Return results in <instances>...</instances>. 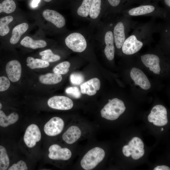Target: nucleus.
Listing matches in <instances>:
<instances>
[{"label":"nucleus","instance_id":"obj_10","mask_svg":"<svg viewBox=\"0 0 170 170\" xmlns=\"http://www.w3.org/2000/svg\"><path fill=\"white\" fill-rule=\"evenodd\" d=\"M64 125V122L62 118L58 117H54L45 125L44 132L49 136H55L62 132Z\"/></svg>","mask_w":170,"mask_h":170},{"label":"nucleus","instance_id":"obj_1","mask_svg":"<svg viewBox=\"0 0 170 170\" xmlns=\"http://www.w3.org/2000/svg\"><path fill=\"white\" fill-rule=\"evenodd\" d=\"M154 18L144 23L137 24L124 42L122 51L125 54H133L139 51L144 45L153 40L154 33L158 32L159 24Z\"/></svg>","mask_w":170,"mask_h":170},{"label":"nucleus","instance_id":"obj_23","mask_svg":"<svg viewBox=\"0 0 170 170\" xmlns=\"http://www.w3.org/2000/svg\"><path fill=\"white\" fill-rule=\"evenodd\" d=\"M19 116L16 113L13 112L7 116L4 112L0 110V126L6 127L16 122Z\"/></svg>","mask_w":170,"mask_h":170},{"label":"nucleus","instance_id":"obj_16","mask_svg":"<svg viewBox=\"0 0 170 170\" xmlns=\"http://www.w3.org/2000/svg\"><path fill=\"white\" fill-rule=\"evenodd\" d=\"M6 71L10 80L13 82L18 81L20 78L21 73L20 63L16 60L9 61L6 65Z\"/></svg>","mask_w":170,"mask_h":170},{"label":"nucleus","instance_id":"obj_36","mask_svg":"<svg viewBox=\"0 0 170 170\" xmlns=\"http://www.w3.org/2000/svg\"><path fill=\"white\" fill-rule=\"evenodd\" d=\"M28 167L26 163L20 160L17 163L13 164L8 169V170H27Z\"/></svg>","mask_w":170,"mask_h":170},{"label":"nucleus","instance_id":"obj_39","mask_svg":"<svg viewBox=\"0 0 170 170\" xmlns=\"http://www.w3.org/2000/svg\"><path fill=\"white\" fill-rule=\"evenodd\" d=\"M46 2H49L51 1L52 0H44Z\"/></svg>","mask_w":170,"mask_h":170},{"label":"nucleus","instance_id":"obj_26","mask_svg":"<svg viewBox=\"0 0 170 170\" xmlns=\"http://www.w3.org/2000/svg\"><path fill=\"white\" fill-rule=\"evenodd\" d=\"M101 0H93L89 11L90 17L92 19H97L101 12Z\"/></svg>","mask_w":170,"mask_h":170},{"label":"nucleus","instance_id":"obj_11","mask_svg":"<svg viewBox=\"0 0 170 170\" xmlns=\"http://www.w3.org/2000/svg\"><path fill=\"white\" fill-rule=\"evenodd\" d=\"M41 137V133L38 127L36 124H31L26 130L24 140L26 145L31 148L40 140Z\"/></svg>","mask_w":170,"mask_h":170},{"label":"nucleus","instance_id":"obj_15","mask_svg":"<svg viewBox=\"0 0 170 170\" xmlns=\"http://www.w3.org/2000/svg\"><path fill=\"white\" fill-rule=\"evenodd\" d=\"M130 75L135 84L139 86L142 89L147 90L151 87L149 79L141 70L135 67L133 68L130 71Z\"/></svg>","mask_w":170,"mask_h":170},{"label":"nucleus","instance_id":"obj_41","mask_svg":"<svg viewBox=\"0 0 170 170\" xmlns=\"http://www.w3.org/2000/svg\"><path fill=\"white\" fill-rule=\"evenodd\" d=\"M163 130V128H162L161 129V131H162Z\"/></svg>","mask_w":170,"mask_h":170},{"label":"nucleus","instance_id":"obj_18","mask_svg":"<svg viewBox=\"0 0 170 170\" xmlns=\"http://www.w3.org/2000/svg\"><path fill=\"white\" fill-rule=\"evenodd\" d=\"M100 87V82L97 78H94L83 83L80 85L81 93L89 96H93L96 93Z\"/></svg>","mask_w":170,"mask_h":170},{"label":"nucleus","instance_id":"obj_37","mask_svg":"<svg viewBox=\"0 0 170 170\" xmlns=\"http://www.w3.org/2000/svg\"><path fill=\"white\" fill-rule=\"evenodd\" d=\"M154 170H170V168L167 166L162 165L157 166L155 167Z\"/></svg>","mask_w":170,"mask_h":170},{"label":"nucleus","instance_id":"obj_40","mask_svg":"<svg viewBox=\"0 0 170 170\" xmlns=\"http://www.w3.org/2000/svg\"><path fill=\"white\" fill-rule=\"evenodd\" d=\"M2 104L0 103V110L2 108Z\"/></svg>","mask_w":170,"mask_h":170},{"label":"nucleus","instance_id":"obj_13","mask_svg":"<svg viewBox=\"0 0 170 170\" xmlns=\"http://www.w3.org/2000/svg\"><path fill=\"white\" fill-rule=\"evenodd\" d=\"M104 40L105 45L104 49L105 54L108 60L111 61L114 59L115 50L112 28H110V29L105 31Z\"/></svg>","mask_w":170,"mask_h":170},{"label":"nucleus","instance_id":"obj_32","mask_svg":"<svg viewBox=\"0 0 170 170\" xmlns=\"http://www.w3.org/2000/svg\"><path fill=\"white\" fill-rule=\"evenodd\" d=\"M109 4L115 8V12L121 13L125 9L123 6L125 0H107Z\"/></svg>","mask_w":170,"mask_h":170},{"label":"nucleus","instance_id":"obj_7","mask_svg":"<svg viewBox=\"0 0 170 170\" xmlns=\"http://www.w3.org/2000/svg\"><path fill=\"white\" fill-rule=\"evenodd\" d=\"M65 42L67 46L75 52H82L85 50L87 46L84 37L77 32L69 34L66 38Z\"/></svg>","mask_w":170,"mask_h":170},{"label":"nucleus","instance_id":"obj_33","mask_svg":"<svg viewBox=\"0 0 170 170\" xmlns=\"http://www.w3.org/2000/svg\"><path fill=\"white\" fill-rule=\"evenodd\" d=\"M70 78L71 83L75 85H80L84 81V76L80 73H72L71 75Z\"/></svg>","mask_w":170,"mask_h":170},{"label":"nucleus","instance_id":"obj_3","mask_svg":"<svg viewBox=\"0 0 170 170\" xmlns=\"http://www.w3.org/2000/svg\"><path fill=\"white\" fill-rule=\"evenodd\" d=\"M136 25L132 17L122 15L113 27L115 45L118 49H121L123 44L129 36L132 29Z\"/></svg>","mask_w":170,"mask_h":170},{"label":"nucleus","instance_id":"obj_21","mask_svg":"<svg viewBox=\"0 0 170 170\" xmlns=\"http://www.w3.org/2000/svg\"><path fill=\"white\" fill-rule=\"evenodd\" d=\"M20 44L26 47L32 49L45 47L47 43L44 40H34L29 36L25 37L21 41Z\"/></svg>","mask_w":170,"mask_h":170},{"label":"nucleus","instance_id":"obj_22","mask_svg":"<svg viewBox=\"0 0 170 170\" xmlns=\"http://www.w3.org/2000/svg\"><path fill=\"white\" fill-rule=\"evenodd\" d=\"M62 77L60 74L55 73H48L40 75L39 77L40 82L45 84H55L60 82Z\"/></svg>","mask_w":170,"mask_h":170},{"label":"nucleus","instance_id":"obj_35","mask_svg":"<svg viewBox=\"0 0 170 170\" xmlns=\"http://www.w3.org/2000/svg\"><path fill=\"white\" fill-rule=\"evenodd\" d=\"M10 82L9 79L4 76L0 77V92L7 90L9 87Z\"/></svg>","mask_w":170,"mask_h":170},{"label":"nucleus","instance_id":"obj_20","mask_svg":"<svg viewBox=\"0 0 170 170\" xmlns=\"http://www.w3.org/2000/svg\"><path fill=\"white\" fill-rule=\"evenodd\" d=\"M28 27V25L26 23L16 26L12 30V36L10 40V43L13 44L17 43L21 36L27 31Z\"/></svg>","mask_w":170,"mask_h":170},{"label":"nucleus","instance_id":"obj_25","mask_svg":"<svg viewBox=\"0 0 170 170\" xmlns=\"http://www.w3.org/2000/svg\"><path fill=\"white\" fill-rule=\"evenodd\" d=\"M13 18L11 16H7L0 19V35L4 36L9 31V24L12 21Z\"/></svg>","mask_w":170,"mask_h":170},{"label":"nucleus","instance_id":"obj_8","mask_svg":"<svg viewBox=\"0 0 170 170\" xmlns=\"http://www.w3.org/2000/svg\"><path fill=\"white\" fill-rule=\"evenodd\" d=\"M148 119L150 122H153L156 126L166 125L168 122L166 109L162 105L155 106L149 115Z\"/></svg>","mask_w":170,"mask_h":170},{"label":"nucleus","instance_id":"obj_29","mask_svg":"<svg viewBox=\"0 0 170 170\" xmlns=\"http://www.w3.org/2000/svg\"><path fill=\"white\" fill-rule=\"evenodd\" d=\"M93 0H83L81 5L77 10V13L81 17H86L89 15Z\"/></svg>","mask_w":170,"mask_h":170},{"label":"nucleus","instance_id":"obj_6","mask_svg":"<svg viewBox=\"0 0 170 170\" xmlns=\"http://www.w3.org/2000/svg\"><path fill=\"white\" fill-rule=\"evenodd\" d=\"M144 144L142 140L138 137H134L129 142L128 145L124 146L122 152L126 157L131 156L134 160L139 159L144 154Z\"/></svg>","mask_w":170,"mask_h":170},{"label":"nucleus","instance_id":"obj_31","mask_svg":"<svg viewBox=\"0 0 170 170\" xmlns=\"http://www.w3.org/2000/svg\"><path fill=\"white\" fill-rule=\"evenodd\" d=\"M70 66V63L67 61H65L60 63L55 66L53 69V71L54 73L60 75L65 74L69 71Z\"/></svg>","mask_w":170,"mask_h":170},{"label":"nucleus","instance_id":"obj_30","mask_svg":"<svg viewBox=\"0 0 170 170\" xmlns=\"http://www.w3.org/2000/svg\"><path fill=\"white\" fill-rule=\"evenodd\" d=\"M39 54L42 56V60L49 63L55 62L60 59V56L54 54L50 49L42 51Z\"/></svg>","mask_w":170,"mask_h":170},{"label":"nucleus","instance_id":"obj_28","mask_svg":"<svg viewBox=\"0 0 170 170\" xmlns=\"http://www.w3.org/2000/svg\"><path fill=\"white\" fill-rule=\"evenodd\" d=\"M16 5L13 0H5L0 3V13L2 12L10 14L14 11Z\"/></svg>","mask_w":170,"mask_h":170},{"label":"nucleus","instance_id":"obj_38","mask_svg":"<svg viewBox=\"0 0 170 170\" xmlns=\"http://www.w3.org/2000/svg\"><path fill=\"white\" fill-rule=\"evenodd\" d=\"M40 0H33L31 3V6L33 8L37 7Z\"/></svg>","mask_w":170,"mask_h":170},{"label":"nucleus","instance_id":"obj_19","mask_svg":"<svg viewBox=\"0 0 170 170\" xmlns=\"http://www.w3.org/2000/svg\"><path fill=\"white\" fill-rule=\"evenodd\" d=\"M82 134V131L78 126L72 125L63 134L62 139L67 144H72L79 139Z\"/></svg>","mask_w":170,"mask_h":170},{"label":"nucleus","instance_id":"obj_34","mask_svg":"<svg viewBox=\"0 0 170 170\" xmlns=\"http://www.w3.org/2000/svg\"><path fill=\"white\" fill-rule=\"evenodd\" d=\"M66 93L75 98H79L81 96V93L79 89L76 87H71L66 88Z\"/></svg>","mask_w":170,"mask_h":170},{"label":"nucleus","instance_id":"obj_9","mask_svg":"<svg viewBox=\"0 0 170 170\" xmlns=\"http://www.w3.org/2000/svg\"><path fill=\"white\" fill-rule=\"evenodd\" d=\"M48 104L50 108L61 110H68L73 106L72 100L69 98L63 96H55L49 98Z\"/></svg>","mask_w":170,"mask_h":170},{"label":"nucleus","instance_id":"obj_24","mask_svg":"<svg viewBox=\"0 0 170 170\" xmlns=\"http://www.w3.org/2000/svg\"><path fill=\"white\" fill-rule=\"evenodd\" d=\"M27 65L31 69L44 68L48 66L49 62L42 60L34 59L32 57H29L26 59Z\"/></svg>","mask_w":170,"mask_h":170},{"label":"nucleus","instance_id":"obj_12","mask_svg":"<svg viewBox=\"0 0 170 170\" xmlns=\"http://www.w3.org/2000/svg\"><path fill=\"white\" fill-rule=\"evenodd\" d=\"M48 151V157L52 160L67 161L70 159L72 156V152L69 149L62 148L58 144L51 145Z\"/></svg>","mask_w":170,"mask_h":170},{"label":"nucleus","instance_id":"obj_17","mask_svg":"<svg viewBox=\"0 0 170 170\" xmlns=\"http://www.w3.org/2000/svg\"><path fill=\"white\" fill-rule=\"evenodd\" d=\"M42 16L47 20L51 22L58 28H61L65 25L64 17L55 10L46 9L43 12Z\"/></svg>","mask_w":170,"mask_h":170},{"label":"nucleus","instance_id":"obj_27","mask_svg":"<svg viewBox=\"0 0 170 170\" xmlns=\"http://www.w3.org/2000/svg\"><path fill=\"white\" fill-rule=\"evenodd\" d=\"M9 164V158L5 148L0 145V170L8 169Z\"/></svg>","mask_w":170,"mask_h":170},{"label":"nucleus","instance_id":"obj_4","mask_svg":"<svg viewBox=\"0 0 170 170\" xmlns=\"http://www.w3.org/2000/svg\"><path fill=\"white\" fill-rule=\"evenodd\" d=\"M105 153L102 148L96 147L89 150L83 156L80 165L85 170L94 169L104 159Z\"/></svg>","mask_w":170,"mask_h":170},{"label":"nucleus","instance_id":"obj_14","mask_svg":"<svg viewBox=\"0 0 170 170\" xmlns=\"http://www.w3.org/2000/svg\"><path fill=\"white\" fill-rule=\"evenodd\" d=\"M142 63L154 73L159 74L161 68L160 65V58L157 54H147L140 57Z\"/></svg>","mask_w":170,"mask_h":170},{"label":"nucleus","instance_id":"obj_2","mask_svg":"<svg viewBox=\"0 0 170 170\" xmlns=\"http://www.w3.org/2000/svg\"><path fill=\"white\" fill-rule=\"evenodd\" d=\"M120 14L127 16H150L152 18H160L165 21H170V15L166 10L156 5L152 4L143 5L138 7L126 9Z\"/></svg>","mask_w":170,"mask_h":170},{"label":"nucleus","instance_id":"obj_5","mask_svg":"<svg viewBox=\"0 0 170 170\" xmlns=\"http://www.w3.org/2000/svg\"><path fill=\"white\" fill-rule=\"evenodd\" d=\"M126 107L123 102L117 98L109 99L107 104L100 111L101 116L108 120L117 119L125 111Z\"/></svg>","mask_w":170,"mask_h":170}]
</instances>
